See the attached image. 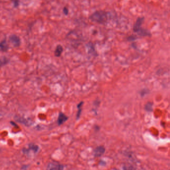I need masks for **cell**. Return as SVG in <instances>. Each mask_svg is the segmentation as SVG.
Listing matches in <instances>:
<instances>
[{
    "label": "cell",
    "mask_w": 170,
    "mask_h": 170,
    "mask_svg": "<svg viewBox=\"0 0 170 170\" xmlns=\"http://www.w3.org/2000/svg\"><path fill=\"white\" fill-rule=\"evenodd\" d=\"M110 13L104 10H97L92 13L89 17L90 22L98 24H106L110 19Z\"/></svg>",
    "instance_id": "1"
},
{
    "label": "cell",
    "mask_w": 170,
    "mask_h": 170,
    "mask_svg": "<svg viewBox=\"0 0 170 170\" xmlns=\"http://www.w3.org/2000/svg\"><path fill=\"white\" fill-rule=\"evenodd\" d=\"M64 167L57 162H51L48 164L46 170H63Z\"/></svg>",
    "instance_id": "2"
},
{
    "label": "cell",
    "mask_w": 170,
    "mask_h": 170,
    "mask_svg": "<svg viewBox=\"0 0 170 170\" xmlns=\"http://www.w3.org/2000/svg\"><path fill=\"white\" fill-rule=\"evenodd\" d=\"M10 42L14 47H18L21 45V39L16 34H11L9 37Z\"/></svg>",
    "instance_id": "3"
},
{
    "label": "cell",
    "mask_w": 170,
    "mask_h": 170,
    "mask_svg": "<svg viewBox=\"0 0 170 170\" xmlns=\"http://www.w3.org/2000/svg\"><path fill=\"white\" fill-rule=\"evenodd\" d=\"M106 149L103 146H99L96 147L93 151V155L94 158L101 157L105 152Z\"/></svg>",
    "instance_id": "4"
},
{
    "label": "cell",
    "mask_w": 170,
    "mask_h": 170,
    "mask_svg": "<svg viewBox=\"0 0 170 170\" xmlns=\"http://www.w3.org/2000/svg\"><path fill=\"white\" fill-rule=\"evenodd\" d=\"M145 20L144 17H139L137 18L135 23L133 26V31L136 33L141 27Z\"/></svg>",
    "instance_id": "5"
},
{
    "label": "cell",
    "mask_w": 170,
    "mask_h": 170,
    "mask_svg": "<svg viewBox=\"0 0 170 170\" xmlns=\"http://www.w3.org/2000/svg\"><path fill=\"white\" fill-rule=\"evenodd\" d=\"M9 49V44L7 41L6 38H5L0 42V51L6 52L8 51Z\"/></svg>",
    "instance_id": "6"
},
{
    "label": "cell",
    "mask_w": 170,
    "mask_h": 170,
    "mask_svg": "<svg viewBox=\"0 0 170 170\" xmlns=\"http://www.w3.org/2000/svg\"><path fill=\"white\" fill-rule=\"evenodd\" d=\"M68 118L65 114L62 112H60L58 119V124L59 125H61L63 124L65 122H66Z\"/></svg>",
    "instance_id": "7"
},
{
    "label": "cell",
    "mask_w": 170,
    "mask_h": 170,
    "mask_svg": "<svg viewBox=\"0 0 170 170\" xmlns=\"http://www.w3.org/2000/svg\"><path fill=\"white\" fill-rule=\"evenodd\" d=\"M63 47H62V46L61 45H57V46L56 47L55 50L54 51V55H55V56L56 57H60L61 56L62 52H63Z\"/></svg>",
    "instance_id": "8"
},
{
    "label": "cell",
    "mask_w": 170,
    "mask_h": 170,
    "mask_svg": "<svg viewBox=\"0 0 170 170\" xmlns=\"http://www.w3.org/2000/svg\"><path fill=\"white\" fill-rule=\"evenodd\" d=\"M9 59L6 57H0V66H3L7 65L9 62Z\"/></svg>",
    "instance_id": "9"
},
{
    "label": "cell",
    "mask_w": 170,
    "mask_h": 170,
    "mask_svg": "<svg viewBox=\"0 0 170 170\" xmlns=\"http://www.w3.org/2000/svg\"><path fill=\"white\" fill-rule=\"evenodd\" d=\"M83 102H81L79 104L77 105V109H78V111L77 113V119H79L80 115L81 114V111H82V107L83 104Z\"/></svg>",
    "instance_id": "10"
},
{
    "label": "cell",
    "mask_w": 170,
    "mask_h": 170,
    "mask_svg": "<svg viewBox=\"0 0 170 170\" xmlns=\"http://www.w3.org/2000/svg\"><path fill=\"white\" fill-rule=\"evenodd\" d=\"M29 150H33V151L34 152V153H36L39 149V147L37 145H35L33 143L30 144L29 145Z\"/></svg>",
    "instance_id": "11"
},
{
    "label": "cell",
    "mask_w": 170,
    "mask_h": 170,
    "mask_svg": "<svg viewBox=\"0 0 170 170\" xmlns=\"http://www.w3.org/2000/svg\"><path fill=\"white\" fill-rule=\"evenodd\" d=\"M146 110L149 111H152V104L150 102H148L145 105Z\"/></svg>",
    "instance_id": "12"
},
{
    "label": "cell",
    "mask_w": 170,
    "mask_h": 170,
    "mask_svg": "<svg viewBox=\"0 0 170 170\" xmlns=\"http://www.w3.org/2000/svg\"><path fill=\"white\" fill-rule=\"evenodd\" d=\"M63 13L65 15L67 16L68 15V9L66 7H64L63 9Z\"/></svg>",
    "instance_id": "13"
},
{
    "label": "cell",
    "mask_w": 170,
    "mask_h": 170,
    "mask_svg": "<svg viewBox=\"0 0 170 170\" xmlns=\"http://www.w3.org/2000/svg\"><path fill=\"white\" fill-rule=\"evenodd\" d=\"M14 5L15 7H17L18 6V0H14Z\"/></svg>",
    "instance_id": "14"
},
{
    "label": "cell",
    "mask_w": 170,
    "mask_h": 170,
    "mask_svg": "<svg viewBox=\"0 0 170 170\" xmlns=\"http://www.w3.org/2000/svg\"><path fill=\"white\" fill-rule=\"evenodd\" d=\"M10 123L13 125H13H14V126H17V124L14 122H13V121H11L10 122Z\"/></svg>",
    "instance_id": "15"
},
{
    "label": "cell",
    "mask_w": 170,
    "mask_h": 170,
    "mask_svg": "<svg viewBox=\"0 0 170 170\" xmlns=\"http://www.w3.org/2000/svg\"><path fill=\"white\" fill-rule=\"evenodd\" d=\"M124 170H131V169H128V168H125V169H124Z\"/></svg>",
    "instance_id": "16"
}]
</instances>
